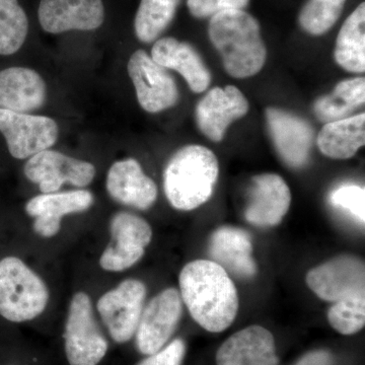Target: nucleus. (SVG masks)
<instances>
[{
	"label": "nucleus",
	"instance_id": "0eeeda50",
	"mask_svg": "<svg viewBox=\"0 0 365 365\" xmlns=\"http://www.w3.org/2000/svg\"><path fill=\"white\" fill-rule=\"evenodd\" d=\"M110 232L111 242L100 258L101 267L109 272H122L135 265L153 240L150 223L129 212L113 216Z\"/></svg>",
	"mask_w": 365,
	"mask_h": 365
},
{
	"label": "nucleus",
	"instance_id": "412c9836",
	"mask_svg": "<svg viewBox=\"0 0 365 365\" xmlns=\"http://www.w3.org/2000/svg\"><path fill=\"white\" fill-rule=\"evenodd\" d=\"M46 83L37 71L9 67L0 71V109L28 113L45 104Z\"/></svg>",
	"mask_w": 365,
	"mask_h": 365
},
{
	"label": "nucleus",
	"instance_id": "ddd939ff",
	"mask_svg": "<svg viewBox=\"0 0 365 365\" xmlns=\"http://www.w3.org/2000/svg\"><path fill=\"white\" fill-rule=\"evenodd\" d=\"M103 0H41L38 18L49 34L95 31L105 21Z\"/></svg>",
	"mask_w": 365,
	"mask_h": 365
},
{
	"label": "nucleus",
	"instance_id": "6e6552de",
	"mask_svg": "<svg viewBox=\"0 0 365 365\" xmlns=\"http://www.w3.org/2000/svg\"><path fill=\"white\" fill-rule=\"evenodd\" d=\"M29 181L39 186L43 194L58 192L64 184L83 188L93 181V163L67 157L59 151L46 150L29 158L24 168Z\"/></svg>",
	"mask_w": 365,
	"mask_h": 365
},
{
	"label": "nucleus",
	"instance_id": "423d86ee",
	"mask_svg": "<svg viewBox=\"0 0 365 365\" xmlns=\"http://www.w3.org/2000/svg\"><path fill=\"white\" fill-rule=\"evenodd\" d=\"M145 297L143 281L126 279L98 300V312L115 342H128L135 335Z\"/></svg>",
	"mask_w": 365,
	"mask_h": 365
},
{
	"label": "nucleus",
	"instance_id": "f03ea898",
	"mask_svg": "<svg viewBox=\"0 0 365 365\" xmlns=\"http://www.w3.org/2000/svg\"><path fill=\"white\" fill-rule=\"evenodd\" d=\"M208 36L222 56L225 71L232 78H251L265 66L267 51L260 25L247 11L235 9L212 16Z\"/></svg>",
	"mask_w": 365,
	"mask_h": 365
},
{
	"label": "nucleus",
	"instance_id": "39448f33",
	"mask_svg": "<svg viewBox=\"0 0 365 365\" xmlns=\"http://www.w3.org/2000/svg\"><path fill=\"white\" fill-rule=\"evenodd\" d=\"M64 347L71 365H98L108 352V341L98 328L90 297H72L64 331Z\"/></svg>",
	"mask_w": 365,
	"mask_h": 365
},
{
	"label": "nucleus",
	"instance_id": "5701e85b",
	"mask_svg": "<svg viewBox=\"0 0 365 365\" xmlns=\"http://www.w3.org/2000/svg\"><path fill=\"white\" fill-rule=\"evenodd\" d=\"M319 150L334 160H348L365 143V114L329 122L317 138Z\"/></svg>",
	"mask_w": 365,
	"mask_h": 365
},
{
	"label": "nucleus",
	"instance_id": "6ab92c4d",
	"mask_svg": "<svg viewBox=\"0 0 365 365\" xmlns=\"http://www.w3.org/2000/svg\"><path fill=\"white\" fill-rule=\"evenodd\" d=\"M272 333L261 326H250L235 333L216 353L217 365H278Z\"/></svg>",
	"mask_w": 365,
	"mask_h": 365
},
{
	"label": "nucleus",
	"instance_id": "7c9ffc66",
	"mask_svg": "<svg viewBox=\"0 0 365 365\" xmlns=\"http://www.w3.org/2000/svg\"><path fill=\"white\" fill-rule=\"evenodd\" d=\"M250 0H187L190 14L197 19L212 18L227 11H245Z\"/></svg>",
	"mask_w": 365,
	"mask_h": 365
},
{
	"label": "nucleus",
	"instance_id": "7ed1b4c3",
	"mask_svg": "<svg viewBox=\"0 0 365 365\" xmlns=\"http://www.w3.org/2000/svg\"><path fill=\"white\" fill-rule=\"evenodd\" d=\"M217 158L202 145H187L177 151L163 172V190L173 207L190 211L207 202L217 182Z\"/></svg>",
	"mask_w": 365,
	"mask_h": 365
},
{
	"label": "nucleus",
	"instance_id": "b1692460",
	"mask_svg": "<svg viewBox=\"0 0 365 365\" xmlns=\"http://www.w3.org/2000/svg\"><path fill=\"white\" fill-rule=\"evenodd\" d=\"M336 62L345 71H365V4L362 2L343 24L336 41Z\"/></svg>",
	"mask_w": 365,
	"mask_h": 365
},
{
	"label": "nucleus",
	"instance_id": "4468645a",
	"mask_svg": "<svg viewBox=\"0 0 365 365\" xmlns=\"http://www.w3.org/2000/svg\"><path fill=\"white\" fill-rule=\"evenodd\" d=\"M248 100L237 86H216L199 101L196 107L197 125L207 138L220 143L228 126L248 114Z\"/></svg>",
	"mask_w": 365,
	"mask_h": 365
},
{
	"label": "nucleus",
	"instance_id": "c85d7f7f",
	"mask_svg": "<svg viewBox=\"0 0 365 365\" xmlns=\"http://www.w3.org/2000/svg\"><path fill=\"white\" fill-rule=\"evenodd\" d=\"M328 321L342 335L359 333L365 325V295L334 302L328 311Z\"/></svg>",
	"mask_w": 365,
	"mask_h": 365
},
{
	"label": "nucleus",
	"instance_id": "dca6fc26",
	"mask_svg": "<svg viewBox=\"0 0 365 365\" xmlns=\"http://www.w3.org/2000/svg\"><path fill=\"white\" fill-rule=\"evenodd\" d=\"M93 204V195L88 190L58 191L33 197L26 204V212L35 218L34 232L49 239L60 232L64 216L85 212Z\"/></svg>",
	"mask_w": 365,
	"mask_h": 365
},
{
	"label": "nucleus",
	"instance_id": "c756f323",
	"mask_svg": "<svg viewBox=\"0 0 365 365\" xmlns=\"http://www.w3.org/2000/svg\"><path fill=\"white\" fill-rule=\"evenodd\" d=\"M334 207L343 209L354 216L360 223L365 222V190L355 184L341 185L330 194Z\"/></svg>",
	"mask_w": 365,
	"mask_h": 365
},
{
	"label": "nucleus",
	"instance_id": "9b49d317",
	"mask_svg": "<svg viewBox=\"0 0 365 365\" xmlns=\"http://www.w3.org/2000/svg\"><path fill=\"white\" fill-rule=\"evenodd\" d=\"M307 287L325 302L365 295L364 262L350 255L336 257L307 274Z\"/></svg>",
	"mask_w": 365,
	"mask_h": 365
},
{
	"label": "nucleus",
	"instance_id": "f8f14e48",
	"mask_svg": "<svg viewBox=\"0 0 365 365\" xmlns=\"http://www.w3.org/2000/svg\"><path fill=\"white\" fill-rule=\"evenodd\" d=\"M182 302L176 288H168L143 307L135 333L139 352L150 355L167 344L179 325Z\"/></svg>",
	"mask_w": 365,
	"mask_h": 365
},
{
	"label": "nucleus",
	"instance_id": "cd10ccee",
	"mask_svg": "<svg viewBox=\"0 0 365 365\" xmlns=\"http://www.w3.org/2000/svg\"><path fill=\"white\" fill-rule=\"evenodd\" d=\"M347 0H309L299 14L302 30L314 36L324 35L339 20Z\"/></svg>",
	"mask_w": 365,
	"mask_h": 365
},
{
	"label": "nucleus",
	"instance_id": "2f4dec72",
	"mask_svg": "<svg viewBox=\"0 0 365 365\" xmlns=\"http://www.w3.org/2000/svg\"><path fill=\"white\" fill-rule=\"evenodd\" d=\"M186 353V344L182 339H175L158 352L148 355L136 365H182Z\"/></svg>",
	"mask_w": 365,
	"mask_h": 365
},
{
	"label": "nucleus",
	"instance_id": "aec40b11",
	"mask_svg": "<svg viewBox=\"0 0 365 365\" xmlns=\"http://www.w3.org/2000/svg\"><path fill=\"white\" fill-rule=\"evenodd\" d=\"M151 58L160 66L179 72L194 93H203L211 83V74L195 48L176 38L158 39L151 49Z\"/></svg>",
	"mask_w": 365,
	"mask_h": 365
},
{
	"label": "nucleus",
	"instance_id": "a878e982",
	"mask_svg": "<svg viewBox=\"0 0 365 365\" xmlns=\"http://www.w3.org/2000/svg\"><path fill=\"white\" fill-rule=\"evenodd\" d=\"M181 0H141L134 20L137 39L151 43L170 25Z\"/></svg>",
	"mask_w": 365,
	"mask_h": 365
},
{
	"label": "nucleus",
	"instance_id": "4be33fe9",
	"mask_svg": "<svg viewBox=\"0 0 365 365\" xmlns=\"http://www.w3.org/2000/svg\"><path fill=\"white\" fill-rule=\"evenodd\" d=\"M209 255L225 271L239 277L248 279L257 274L251 237L241 228L222 227L216 230L209 242Z\"/></svg>",
	"mask_w": 365,
	"mask_h": 365
},
{
	"label": "nucleus",
	"instance_id": "9d476101",
	"mask_svg": "<svg viewBox=\"0 0 365 365\" xmlns=\"http://www.w3.org/2000/svg\"><path fill=\"white\" fill-rule=\"evenodd\" d=\"M127 69L144 111L155 114L176 106L180 93L175 78L144 50L131 55Z\"/></svg>",
	"mask_w": 365,
	"mask_h": 365
},
{
	"label": "nucleus",
	"instance_id": "393cba45",
	"mask_svg": "<svg viewBox=\"0 0 365 365\" xmlns=\"http://www.w3.org/2000/svg\"><path fill=\"white\" fill-rule=\"evenodd\" d=\"M365 79L356 78L340 81L333 93L316 101L314 113L319 121H338L364 105Z\"/></svg>",
	"mask_w": 365,
	"mask_h": 365
},
{
	"label": "nucleus",
	"instance_id": "bb28decb",
	"mask_svg": "<svg viewBox=\"0 0 365 365\" xmlns=\"http://www.w3.org/2000/svg\"><path fill=\"white\" fill-rule=\"evenodd\" d=\"M28 33V16L19 0H0V55L18 52Z\"/></svg>",
	"mask_w": 365,
	"mask_h": 365
},
{
	"label": "nucleus",
	"instance_id": "a211bd4d",
	"mask_svg": "<svg viewBox=\"0 0 365 365\" xmlns=\"http://www.w3.org/2000/svg\"><path fill=\"white\" fill-rule=\"evenodd\" d=\"M106 187L113 200L140 210H148L158 199L157 185L134 158L113 163Z\"/></svg>",
	"mask_w": 365,
	"mask_h": 365
},
{
	"label": "nucleus",
	"instance_id": "f3484780",
	"mask_svg": "<svg viewBox=\"0 0 365 365\" xmlns=\"http://www.w3.org/2000/svg\"><path fill=\"white\" fill-rule=\"evenodd\" d=\"M292 194L287 182L276 174L253 178L245 217L258 227H275L289 210Z\"/></svg>",
	"mask_w": 365,
	"mask_h": 365
},
{
	"label": "nucleus",
	"instance_id": "473e14b6",
	"mask_svg": "<svg viewBox=\"0 0 365 365\" xmlns=\"http://www.w3.org/2000/svg\"><path fill=\"white\" fill-rule=\"evenodd\" d=\"M295 365H335V360L330 352L317 350L302 356Z\"/></svg>",
	"mask_w": 365,
	"mask_h": 365
},
{
	"label": "nucleus",
	"instance_id": "f257e3e1",
	"mask_svg": "<svg viewBox=\"0 0 365 365\" xmlns=\"http://www.w3.org/2000/svg\"><path fill=\"white\" fill-rule=\"evenodd\" d=\"M180 295L192 318L211 333L227 330L239 312V297L227 271L209 260L190 262L179 277Z\"/></svg>",
	"mask_w": 365,
	"mask_h": 365
},
{
	"label": "nucleus",
	"instance_id": "20e7f679",
	"mask_svg": "<svg viewBox=\"0 0 365 365\" xmlns=\"http://www.w3.org/2000/svg\"><path fill=\"white\" fill-rule=\"evenodd\" d=\"M47 285L16 257L0 261V316L13 323L38 318L49 302Z\"/></svg>",
	"mask_w": 365,
	"mask_h": 365
},
{
	"label": "nucleus",
	"instance_id": "2eb2a0df",
	"mask_svg": "<svg viewBox=\"0 0 365 365\" xmlns=\"http://www.w3.org/2000/svg\"><path fill=\"white\" fill-rule=\"evenodd\" d=\"M266 119L271 138L283 162L299 169L307 163L314 141V129L306 120L284 111L268 108Z\"/></svg>",
	"mask_w": 365,
	"mask_h": 365
},
{
	"label": "nucleus",
	"instance_id": "1a4fd4ad",
	"mask_svg": "<svg viewBox=\"0 0 365 365\" xmlns=\"http://www.w3.org/2000/svg\"><path fill=\"white\" fill-rule=\"evenodd\" d=\"M0 132L9 153L18 160L50 150L58 138V125L49 117L0 109Z\"/></svg>",
	"mask_w": 365,
	"mask_h": 365
}]
</instances>
